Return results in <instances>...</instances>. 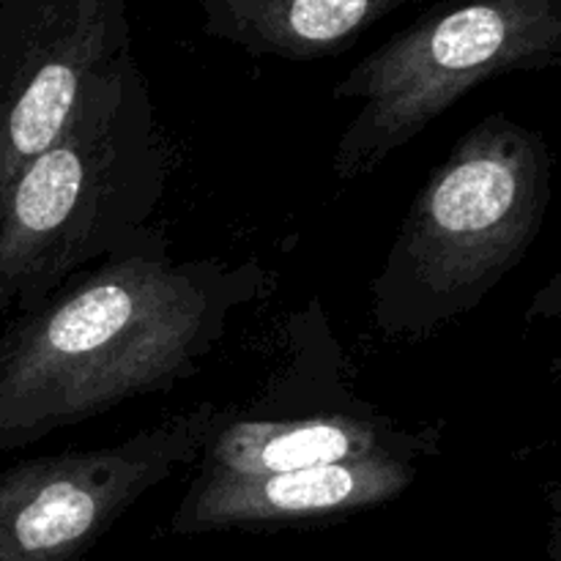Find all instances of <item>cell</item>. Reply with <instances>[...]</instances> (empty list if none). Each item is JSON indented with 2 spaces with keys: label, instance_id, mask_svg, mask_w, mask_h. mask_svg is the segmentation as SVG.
<instances>
[{
  "label": "cell",
  "instance_id": "cell-3",
  "mask_svg": "<svg viewBox=\"0 0 561 561\" xmlns=\"http://www.w3.org/2000/svg\"><path fill=\"white\" fill-rule=\"evenodd\" d=\"M553 197V153L507 113L471 126L416 192L370 283V321L420 343L477 310L535 247Z\"/></svg>",
  "mask_w": 561,
  "mask_h": 561
},
{
  "label": "cell",
  "instance_id": "cell-10",
  "mask_svg": "<svg viewBox=\"0 0 561 561\" xmlns=\"http://www.w3.org/2000/svg\"><path fill=\"white\" fill-rule=\"evenodd\" d=\"M524 321L526 323H531V321H561V268L557 274H553L551 279H548L546 285H542L540 290H537L535 296H531L529 307H526V312H524ZM548 373H551L553 381L561 383V348H559V354L553 356Z\"/></svg>",
  "mask_w": 561,
  "mask_h": 561
},
{
  "label": "cell",
  "instance_id": "cell-4",
  "mask_svg": "<svg viewBox=\"0 0 561 561\" xmlns=\"http://www.w3.org/2000/svg\"><path fill=\"white\" fill-rule=\"evenodd\" d=\"M557 66L561 0H438L332 88L334 99L359 102L334 146V175L376 173L493 77Z\"/></svg>",
  "mask_w": 561,
  "mask_h": 561
},
{
  "label": "cell",
  "instance_id": "cell-11",
  "mask_svg": "<svg viewBox=\"0 0 561 561\" xmlns=\"http://www.w3.org/2000/svg\"><path fill=\"white\" fill-rule=\"evenodd\" d=\"M548 507H551V548L561 557V485L548 488Z\"/></svg>",
  "mask_w": 561,
  "mask_h": 561
},
{
  "label": "cell",
  "instance_id": "cell-1",
  "mask_svg": "<svg viewBox=\"0 0 561 561\" xmlns=\"http://www.w3.org/2000/svg\"><path fill=\"white\" fill-rule=\"evenodd\" d=\"M272 290L257 257L175 261L162 230L75 274L0 332V455L190 381Z\"/></svg>",
  "mask_w": 561,
  "mask_h": 561
},
{
  "label": "cell",
  "instance_id": "cell-2",
  "mask_svg": "<svg viewBox=\"0 0 561 561\" xmlns=\"http://www.w3.org/2000/svg\"><path fill=\"white\" fill-rule=\"evenodd\" d=\"M168 179V137L129 55L88 88L58 140L0 197V321L153 239Z\"/></svg>",
  "mask_w": 561,
  "mask_h": 561
},
{
  "label": "cell",
  "instance_id": "cell-7",
  "mask_svg": "<svg viewBox=\"0 0 561 561\" xmlns=\"http://www.w3.org/2000/svg\"><path fill=\"white\" fill-rule=\"evenodd\" d=\"M129 55L126 0H0V197Z\"/></svg>",
  "mask_w": 561,
  "mask_h": 561
},
{
  "label": "cell",
  "instance_id": "cell-9",
  "mask_svg": "<svg viewBox=\"0 0 561 561\" xmlns=\"http://www.w3.org/2000/svg\"><path fill=\"white\" fill-rule=\"evenodd\" d=\"M414 0H197L203 31L261 58H334Z\"/></svg>",
  "mask_w": 561,
  "mask_h": 561
},
{
  "label": "cell",
  "instance_id": "cell-8",
  "mask_svg": "<svg viewBox=\"0 0 561 561\" xmlns=\"http://www.w3.org/2000/svg\"><path fill=\"white\" fill-rule=\"evenodd\" d=\"M416 477L420 463L394 458L252 477L195 474L170 518L168 531L173 537H192L318 524L394 502L414 485Z\"/></svg>",
  "mask_w": 561,
  "mask_h": 561
},
{
  "label": "cell",
  "instance_id": "cell-5",
  "mask_svg": "<svg viewBox=\"0 0 561 561\" xmlns=\"http://www.w3.org/2000/svg\"><path fill=\"white\" fill-rule=\"evenodd\" d=\"M283 337V365L252 403L230 405L197 458V474L252 477L376 458L422 466L442 455V422L409 431L354 392L321 299L290 312Z\"/></svg>",
  "mask_w": 561,
  "mask_h": 561
},
{
  "label": "cell",
  "instance_id": "cell-6",
  "mask_svg": "<svg viewBox=\"0 0 561 561\" xmlns=\"http://www.w3.org/2000/svg\"><path fill=\"white\" fill-rule=\"evenodd\" d=\"M230 405L201 403L135 436L14 463L0 474V561H85L153 488L201 458Z\"/></svg>",
  "mask_w": 561,
  "mask_h": 561
}]
</instances>
